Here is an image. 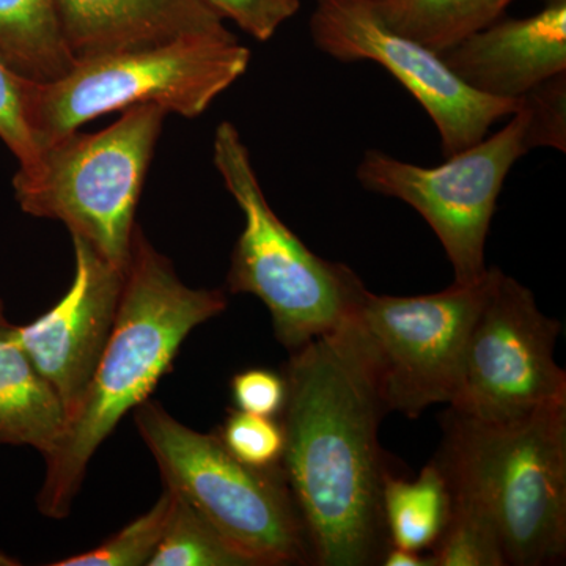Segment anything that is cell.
Returning <instances> with one entry per match:
<instances>
[{"instance_id": "1", "label": "cell", "mask_w": 566, "mask_h": 566, "mask_svg": "<svg viewBox=\"0 0 566 566\" xmlns=\"http://www.w3.org/2000/svg\"><path fill=\"white\" fill-rule=\"evenodd\" d=\"M282 471L312 564H381L387 542L378 441L387 409L374 353L356 316L292 353L285 368Z\"/></svg>"}, {"instance_id": "24", "label": "cell", "mask_w": 566, "mask_h": 566, "mask_svg": "<svg viewBox=\"0 0 566 566\" xmlns=\"http://www.w3.org/2000/svg\"><path fill=\"white\" fill-rule=\"evenodd\" d=\"M29 80L20 76L0 61V140L9 147L21 166L36 156L35 142L25 117V96Z\"/></svg>"}, {"instance_id": "13", "label": "cell", "mask_w": 566, "mask_h": 566, "mask_svg": "<svg viewBox=\"0 0 566 566\" xmlns=\"http://www.w3.org/2000/svg\"><path fill=\"white\" fill-rule=\"evenodd\" d=\"M441 57L472 91L521 99L566 73V0H546L538 13L521 20L499 18Z\"/></svg>"}, {"instance_id": "3", "label": "cell", "mask_w": 566, "mask_h": 566, "mask_svg": "<svg viewBox=\"0 0 566 566\" xmlns=\"http://www.w3.org/2000/svg\"><path fill=\"white\" fill-rule=\"evenodd\" d=\"M436 460L494 517L505 564H558L566 551V403L510 422L449 411Z\"/></svg>"}, {"instance_id": "21", "label": "cell", "mask_w": 566, "mask_h": 566, "mask_svg": "<svg viewBox=\"0 0 566 566\" xmlns=\"http://www.w3.org/2000/svg\"><path fill=\"white\" fill-rule=\"evenodd\" d=\"M172 494L164 491L159 501L145 515L137 517L109 539L87 551L55 562V566H140L148 565L159 539H161L167 517H169Z\"/></svg>"}, {"instance_id": "7", "label": "cell", "mask_w": 566, "mask_h": 566, "mask_svg": "<svg viewBox=\"0 0 566 566\" xmlns=\"http://www.w3.org/2000/svg\"><path fill=\"white\" fill-rule=\"evenodd\" d=\"M136 424L167 490L185 499L252 566L312 564L282 465L243 463L219 436L186 427L156 401L137 406Z\"/></svg>"}, {"instance_id": "28", "label": "cell", "mask_w": 566, "mask_h": 566, "mask_svg": "<svg viewBox=\"0 0 566 566\" xmlns=\"http://www.w3.org/2000/svg\"><path fill=\"white\" fill-rule=\"evenodd\" d=\"M513 2H515V0H513Z\"/></svg>"}, {"instance_id": "23", "label": "cell", "mask_w": 566, "mask_h": 566, "mask_svg": "<svg viewBox=\"0 0 566 566\" xmlns=\"http://www.w3.org/2000/svg\"><path fill=\"white\" fill-rule=\"evenodd\" d=\"M528 115V151L539 147L566 150V73L557 74L523 96Z\"/></svg>"}, {"instance_id": "11", "label": "cell", "mask_w": 566, "mask_h": 566, "mask_svg": "<svg viewBox=\"0 0 566 566\" xmlns=\"http://www.w3.org/2000/svg\"><path fill=\"white\" fill-rule=\"evenodd\" d=\"M311 35L335 61H370L389 71L430 115L446 158L485 139L494 123L512 117L523 103L472 91L441 54L390 31L371 0H316Z\"/></svg>"}, {"instance_id": "20", "label": "cell", "mask_w": 566, "mask_h": 566, "mask_svg": "<svg viewBox=\"0 0 566 566\" xmlns=\"http://www.w3.org/2000/svg\"><path fill=\"white\" fill-rule=\"evenodd\" d=\"M170 494L169 517L148 566H252L185 499Z\"/></svg>"}, {"instance_id": "27", "label": "cell", "mask_w": 566, "mask_h": 566, "mask_svg": "<svg viewBox=\"0 0 566 566\" xmlns=\"http://www.w3.org/2000/svg\"><path fill=\"white\" fill-rule=\"evenodd\" d=\"M381 565L386 566H433L428 554L416 553V551L405 549L389 545L382 554Z\"/></svg>"}, {"instance_id": "4", "label": "cell", "mask_w": 566, "mask_h": 566, "mask_svg": "<svg viewBox=\"0 0 566 566\" xmlns=\"http://www.w3.org/2000/svg\"><path fill=\"white\" fill-rule=\"evenodd\" d=\"M249 63V48L227 32L93 55L59 80H29L25 117L36 153L87 122L134 106L197 118L244 76Z\"/></svg>"}, {"instance_id": "12", "label": "cell", "mask_w": 566, "mask_h": 566, "mask_svg": "<svg viewBox=\"0 0 566 566\" xmlns=\"http://www.w3.org/2000/svg\"><path fill=\"white\" fill-rule=\"evenodd\" d=\"M73 245L69 292L35 322L18 326L22 348L61 398L66 423L80 408L109 340L125 277V271L87 241L73 237Z\"/></svg>"}, {"instance_id": "15", "label": "cell", "mask_w": 566, "mask_h": 566, "mask_svg": "<svg viewBox=\"0 0 566 566\" xmlns=\"http://www.w3.org/2000/svg\"><path fill=\"white\" fill-rule=\"evenodd\" d=\"M65 428L61 398L29 359L0 301V444L33 447L46 458Z\"/></svg>"}, {"instance_id": "10", "label": "cell", "mask_w": 566, "mask_h": 566, "mask_svg": "<svg viewBox=\"0 0 566 566\" xmlns=\"http://www.w3.org/2000/svg\"><path fill=\"white\" fill-rule=\"evenodd\" d=\"M490 282V268L472 285L453 283L444 292L387 296L365 290L357 305L389 411L419 417L424 409L450 403L469 331Z\"/></svg>"}, {"instance_id": "2", "label": "cell", "mask_w": 566, "mask_h": 566, "mask_svg": "<svg viewBox=\"0 0 566 566\" xmlns=\"http://www.w3.org/2000/svg\"><path fill=\"white\" fill-rule=\"evenodd\" d=\"M226 307L221 290L182 283L170 260L137 227L109 340L61 444L44 458L46 476L39 494L44 516H69L99 446L126 412L148 400L185 338Z\"/></svg>"}, {"instance_id": "22", "label": "cell", "mask_w": 566, "mask_h": 566, "mask_svg": "<svg viewBox=\"0 0 566 566\" xmlns=\"http://www.w3.org/2000/svg\"><path fill=\"white\" fill-rule=\"evenodd\" d=\"M219 438L234 458L252 468L273 469L282 463L285 433L274 417L237 409L223 423Z\"/></svg>"}, {"instance_id": "26", "label": "cell", "mask_w": 566, "mask_h": 566, "mask_svg": "<svg viewBox=\"0 0 566 566\" xmlns=\"http://www.w3.org/2000/svg\"><path fill=\"white\" fill-rule=\"evenodd\" d=\"M234 406L251 415L275 417L286 401L285 376L264 368H249L232 379Z\"/></svg>"}, {"instance_id": "14", "label": "cell", "mask_w": 566, "mask_h": 566, "mask_svg": "<svg viewBox=\"0 0 566 566\" xmlns=\"http://www.w3.org/2000/svg\"><path fill=\"white\" fill-rule=\"evenodd\" d=\"M74 61L230 32L207 0H55Z\"/></svg>"}, {"instance_id": "25", "label": "cell", "mask_w": 566, "mask_h": 566, "mask_svg": "<svg viewBox=\"0 0 566 566\" xmlns=\"http://www.w3.org/2000/svg\"><path fill=\"white\" fill-rule=\"evenodd\" d=\"M223 21H233L253 39L270 41L301 9L300 0H207Z\"/></svg>"}, {"instance_id": "17", "label": "cell", "mask_w": 566, "mask_h": 566, "mask_svg": "<svg viewBox=\"0 0 566 566\" xmlns=\"http://www.w3.org/2000/svg\"><path fill=\"white\" fill-rule=\"evenodd\" d=\"M452 490L434 460L415 480L387 472L382 485V520L389 545L424 553L433 549L449 523Z\"/></svg>"}, {"instance_id": "6", "label": "cell", "mask_w": 566, "mask_h": 566, "mask_svg": "<svg viewBox=\"0 0 566 566\" xmlns=\"http://www.w3.org/2000/svg\"><path fill=\"white\" fill-rule=\"evenodd\" d=\"M167 114L153 104L129 107L102 132H74L44 145L14 175L21 210L65 223L71 237L125 271L137 205Z\"/></svg>"}, {"instance_id": "9", "label": "cell", "mask_w": 566, "mask_h": 566, "mask_svg": "<svg viewBox=\"0 0 566 566\" xmlns=\"http://www.w3.org/2000/svg\"><path fill=\"white\" fill-rule=\"evenodd\" d=\"M562 324L534 293L490 268L485 300L469 331L450 411L502 423L566 403V374L554 360Z\"/></svg>"}, {"instance_id": "18", "label": "cell", "mask_w": 566, "mask_h": 566, "mask_svg": "<svg viewBox=\"0 0 566 566\" xmlns=\"http://www.w3.org/2000/svg\"><path fill=\"white\" fill-rule=\"evenodd\" d=\"M513 0H371L387 28L442 52L499 20Z\"/></svg>"}, {"instance_id": "16", "label": "cell", "mask_w": 566, "mask_h": 566, "mask_svg": "<svg viewBox=\"0 0 566 566\" xmlns=\"http://www.w3.org/2000/svg\"><path fill=\"white\" fill-rule=\"evenodd\" d=\"M0 61L25 80H59L74 65L55 0H0Z\"/></svg>"}, {"instance_id": "19", "label": "cell", "mask_w": 566, "mask_h": 566, "mask_svg": "<svg viewBox=\"0 0 566 566\" xmlns=\"http://www.w3.org/2000/svg\"><path fill=\"white\" fill-rule=\"evenodd\" d=\"M452 512L428 553L433 566H506L494 517L471 491L450 482Z\"/></svg>"}, {"instance_id": "8", "label": "cell", "mask_w": 566, "mask_h": 566, "mask_svg": "<svg viewBox=\"0 0 566 566\" xmlns=\"http://www.w3.org/2000/svg\"><path fill=\"white\" fill-rule=\"evenodd\" d=\"M527 123V111L521 103L501 132L436 167L368 150L357 166V181L368 192L394 197L415 208L441 241L455 283L472 285L488 273V232L506 175L528 153Z\"/></svg>"}, {"instance_id": "5", "label": "cell", "mask_w": 566, "mask_h": 566, "mask_svg": "<svg viewBox=\"0 0 566 566\" xmlns=\"http://www.w3.org/2000/svg\"><path fill=\"white\" fill-rule=\"evenodd\" d=\"M212 161L244 216L227 275L230 292L259 297L292 353L352 319L367 290L359 275L316 255L275 214L233 123L216 128Z\"/></svg>"}]
</instances>
